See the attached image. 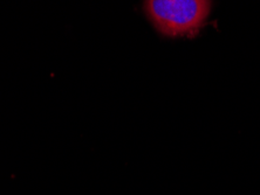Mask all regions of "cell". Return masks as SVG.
Listing matches in <instances>:
<instances>
[{
    "label": "cell",
    "instance_id": "obj_1",
    "mask_svg": "<svg viewBox=\"0 0 260 195\" xmlns=\"http://www.w3.org/2000/svg\"><path fill=\"white\" fill-rule=\"evenodd\" d=\"M211 10V3L202 0H150L144 11L156 29L164 35L196 34Z\"/></svg>",
    "mask_w": 260,
    "mask_h": 195
}]
</instances>
